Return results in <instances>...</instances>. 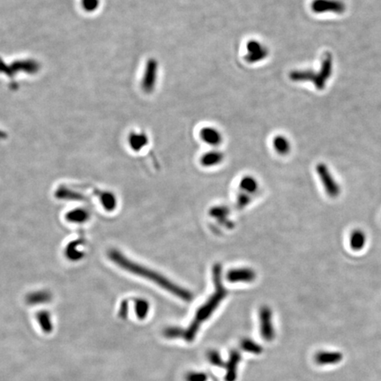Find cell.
Listing matches in <instances>:
<instances>
[{
  "label": "cell",
  "instance_id": "cell-23",
  "mask_svg": "<svg viewBox=\"0 0 381 381\" xmlns=\"http://www.w3.org/2000/svg\"><path fill=\"white\" fill-rule=\"evenodd\" d=\"M228 213H229V210L224 206H216V207H213V209H211L210 211V214L213 217L216 218H221L222 215L227 217Z\"/></svg>",
  "mask_w": 381,
  "mask_h": 381
},
{
  "label": "cell",
  "instance_id": "cell-16",
  "mask_svg": "<svg viewBox=\"0 0 381 381\" xmlns=\"http://www.w3.org/2000/svg\"><path fill=\"white\" fill-rule=\"evenodd\" d=\"M239 187L241 190L246 192L248 194L255 193L259 188V183L252 176H244V178L240 180Z\"/></svg>",
  "mask_w": 381,
  "mask_h": 381
},
{
  "label": "cell",
  "instance_id": "cell-9",
  "mask_svg": "<svg viewBox=\"0 0 381 381\" xmlns=\"http://www.w3.org/2000/svg\"><path fill=\"white\" fill-rule=\"evenodd\" d=\"M199 138L207 145L218 147L222 142V134L213 126H205L199 131Z\"/></svg>",
  "mask_w": 381,
  "mask_h": 381
},
{
  "label": "cell",
  "instance_id": "cell-11",
  "mask_svg": "<svg viewBox=\"0 0 381 381\" xmlns=\"http://www.w3.org/2000/svg\"><path fill=\"white\" fill-rule=\"evenodd\" d=\"M241 361V355L237 351H233L229 355V361L226 363V376L225 381H235L237 376V366Z\"/></svg>",
  "mask_w": 381,
  "mask_h": 381
},
{
  "label": "cell",
  "instance_id": "cell-7",
  "mask_svg": "<svg viewBox=\"0 0 381 381\" xmlns=\"http://www.w3.org/2000/svg\"><path fill=\"white\" fill-rule=\"evenodd\" d=\"M256 279V272L251 267H236L227 273V280L231 283H250Z\"/></svg>",
  "mask_w": 381,
  "mask_h": 381
},
{
  "label": "cell",
  "instance_id": "cell-4",
  "mask_svg": "<svg viewBox=\"0 0 381 381\" xmlns=\"http://www.w3.org/2000/svg\"><path fill=\"white\" fill-rule=\"evenodd\" d=\"M269 50L264 42L257 39H251L245 44L244 60L250 65H255L267 59Z\"/></svg>",
  "mask_w": 381,
  "mask_h": 381
},
{
  "label": "cell",
  "instance_id": "cell-10",
  "mask_svg": "<svg viewBox=\"0 0 381 381\" xmlns=\"http://www.w3.org/2000/svg\"><path fill=\"white\" fill-rule=\"evenodd\" d=\"M343 359V355L338 351H319L314 356V361L320 366L337 365Z\"/></svg>",
  "mask_w": 381,
  "mask_h": 381
},
{
  "label": "cell",
  "instance_id": "cell-14",
  "mask_svg": "<svg viewBox=\"0 0 381 381\" xmlns=\"http://www.w3.org/2000/svg\"><path fill=\"white\" fill-rule=\"evenodd\" d=\"M366 244V236L361 229H354L350 236V245L356 252L361 251Z\"/></svg>",
  "mask_w": 381,
  "mask_h": 381
},
{
  "label": "cell",
  "instance_id": "cell-5",
  "mask_svg": "<svg viewBox=\"0 0 381 381\" xmlns=\"http://www.w3.org/2000/svg\"><path fill=\"white\" fill-rule=\"evenodd\" d=\"M260 335L266 342L275 339V328L273 326V313L268 306H262L259 311Z\"/></svg>",
  "mask_w": 381,
  "mask_h": 381
},
{
  "label": "cell",
  "instance_id": "cell-3",
  "mask_svg": "<svg viewBox=\"0 0 381 381\" xmlns=\"http://www.w3.org/2000/svg\"><path fill=\"white\" fill-rule=\"evenodd\" d=\"M333 67V58L330 54H327L323 59L322 66L319 73L310 71H294L290 74V80L293 81H312L318 89H323L326 82L330 77Z\"/></svg>",
  "mask_w": 381,
  "mask_h": 381
},
{
  "label": "cell",
  "instance_id": "cell-1",
  "mask_svg": "<svg viewBox=\"0 0 381 381\" xmlns=\"http://www.w3.org/2000/svg\"><path fill=\"white\" fill-rule=\"evenodd\" d=\"M221 266L220 264H215L213 267V280L214 285L213 293L208 297L203 305L197 310L194 318L190 322V326L187 329L182 330V338L188 343L193 342L198 334L201 325L213 315L215 310L221 305L225 297H227V290L222 283L221 276Z\"/></svg>",
  "mask_w": 381,
  "mask_h": 381
},
{
  "label": "cell",
  "instance_id": "cell-22",
  "mask_svg": "<svg viewBox=\"0 0 381 381\" xmlns=\"http://www.w3.org/2000/svg\"><path fill=\"white\" fill-rule=\"evenodd\" d=\"M207 375L204 373H197V372H191L187 374L186 377L187 381H207Z\"/></svg>",
  "mask_w": 381,
  "mask_h": 381
},
{
  "label": "cell",
  "instance_id": "cell-19",
  "mask_svg": "<svg viewBox=\"0 0 381 381\" xmlns=\"http://www.w3.org/2000/svg\"><path fill=\"white\" fill-rule=\"evenodd\" d=\"M136 314L140 320H144L149 313V304L144 299H140L136 302Z\"/></svg>",
  "mask_w": 381,
  "mask_h": 381
},
{
  "label": "cell",
  "instance_id": "cell-2",
  "mask_svg": "<svg viewBox=\"0 0 381 381\" xmlns=\"http://www.w3.org/2000/svg\"><path fill=\"white\" fill-rule=\"evenodd\" d=\"M110 257L111 260L114 261L115 263L119 267H123L124 269L129 271L133 274L142 276L149 281H152L153 282L157 283V285L164 288V290H168L169 292L180 297L184 301H190L192 299V294L190 293V291L173 283L172 281L165 278L160 274H157V272L150 270L147 267H142L139 264L133 262L132 260H130L123 255L121 252L111 251Z\"/></svg>",
  "mask_w": 381,
  "mask_h": 381
},
{
  "label": "cell",
  "instance_id": "cell-17",
  "mask_svg": "<svg viewBox=\"0 0 381 381\" xmlns=\"http://www.w3.org/2000/svg\"><path fill=\"white\" fill-rule=\"evenodd\" d=\"M241 348L244 351H247V352H250L252 354H261L262 351H263V349H262V347H260L259 344H257L255 342H253L251 339H247V338L242 340Z\"/></svg>",
  "mask_w": 381,
  "mask_h": 381
},
{
  "label": "cell",
  "instance_id": "cell-20",
  "mask_svg": "<svg viewBox=\"0 0 381 381\" xmlns=\"http://www.w3.org/2000/svg\"><path fill=\"white\" fill-rule=\"evenodd\" d=\"M207 359L209 360V362L211 364H213V366H219V367H223L225 366L224 362L223 360L221 359V355L219 354V352L216 351H210L207 353Z\"/></svg>",
  "mask_w": 381,
  "mask_h": 381
},
{
  "label": "cell",
  "instance_id": "cell-13",
  "mask_svg": "<svg viewBox=\"0 0 381 381\" xmlns=\"http://www.w3.org/2000/svg\"><path fill=\"white\" fill-rule=\"evenodd\" d=\"M272 145L275 152L281 156H287L291 150V143L290 140L282 134H279L274 137L272 141Z\"/></svg>",
  "mask_w": 381,
  "mask_h": 381
},
{
  "label": "cell",
  "instance_id": "cell-6",
  "mask_svg": "<svg viewBox=\"0 0 381 381\" xmlns=\"http://www.w3.org/2000/svg\"><path fill=\"white\" fill-rule=\"evenodd\" d=\"M317 173L320 176V180L324 187L325 191L328 196L332 198H336L341 192V187L337 184L334 177L328 170L326 164H320L317 165Z\"/></svg>",
  "mask_w": 381,
  "mask_h": 381
},
{
  "label": "cell",
  "instance_id": "cell-8",
  "mask_svg": "<svg viewBox=\"0 0 381 381\" xmlns=\"http://www.w3.org/2000/svg\"><path fill=\"white\" fill-rule=\"evenodd\" d=\"M311 7L315 13H323L328 11L341 13L345 10L344 4L339 0H313Z\"/></svg>",
  "mask_w": 381,
  "mask_h": 381
},
{
  "label": "cell",
  "instance_id": "cell-15",
  "mask_svg": "<svg viewBox=\"0 0 381 381\" xmlns=\"http://www.w3.org/2000/svg\"><path fill=\"white\" fill-rule=\"evenodd\" d=\"M157 62L153 61L149 63L147 68V73L145 75V81L144 87L147 90H151L155 87V83L157 82Z\"/></svg>",
  "mask_w": 381,
  "mask_h": 381
},
{
  "label": "cell",
  "instance_id": "cell-12",
  "mask_svg": "<svg viewBox=\"0 0 381 381\" xmlns=\"http://www.w3.org/2000/svg\"><path fill=\"white\" fill-rule=\"evenodd\" d=\"M224 159V155L219 150H211L205 153L200 158V164L204 167H214L221 164Z\"/></svg>",
  "mask_w": 381,
  "mask_h": 381
},
{
  "label": "cell",
  "instance_id": "cell-21",
  "mask_svg": "<svg viewBox=\"0 0 381 381\" xmlns=\"http://www.w3.org/2000/svg\"><path fill=\"white\" fill-rule=\"evenodd\" d=\"M250 202H251L250 194L241 190L240 193L237 195V197H236V206L240 209H243L245 206L249 205Z\"/></svg>",
  "mask_w": 381,
  "mask_h": 381
},
{
  "label": "cell",
  "instance_id": "cell-18",
  "mask_svg": "<svg viewBox=\"0 0 381 381\" xmlns=\"http://www.w3.org/2000/svg\"><path fill=\"white\" fill-rule=\"evenodd\" d=\"M37 320H38L40 327L44 333L50 334V332L52 331L53 326H52V322H51V319H50V315L49 313H39Z\"/></svg>",
  "mask_w": 381,
  "mask_h": 381
}]
</instances>
